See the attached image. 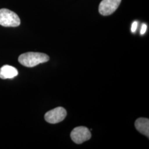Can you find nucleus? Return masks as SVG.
<instances>
[{"label":"nucleus","instance_id":"1","mask_svg":"<svg viewBox=\"0 0 149 149\" xmlns=\"http://www.w3.org/2000/svg\"><path fill=\"white\" fill-rule=\"evenodd\" d=\"M49 60V57L47 54L35 52L22 54L18 58L19 63L28 68H33L38 64L46 63Z\"/></svg>","mask_w":149,"mask_h":149},{"label":"nucleus","instance_id":"2","mask_svg":"<svg viewBox=\"0 0 149 149\" xmlns=\"http://www.w3.org/2000/svg\"><path fill=\"white\" fill-rule=\"evenodd\" d=\"M21 24L18 16L7 8L0 10V25L6 27H18Z\"/></svg>","mask_w":149,"mask_h":149},{"label":"nucleus","instance_id":"3","mask_svg":"<svg viewBox=\"0 0 149 149\" xmlns=\"http://www.w3.org/2000/svg\"><path fill=\"white\" fill-rule=\"evenodd\" d=\"M70 136L76 144H81L90 140L91 134L88 128L81 126L74 128L71 133Z\"/></svg>","mask_w":149,"mask_h":149},{"label":"nucleus","instance_id":"4","mask_svg":"<svg viewBox=\"0 0 149 149\" xmlns=\"http://www.w3.org/2000/svg\"><path fill=\"white\" fill-rule=\"evenodd\" d=\"M67 114L66 111L64 108L59 107L48 111L44 116L47 122L50 124H56L62 122Z\"/></svg>","mask_w":149,"mask_h":149},{"label":"nucleus","instance_id":"5","mask_svg":"<svg viewBox=\"0 0 149 149\" xmlns=\"http://www.w3.org/2000/svg\"><path fill=\"white\" fill-rule=\"evenodd\" d=\"M122 0H102L99 6V12L103 16H108L114 13Z\"/></svg>","mask_w":149,"mask_h":149},{"label":"nucleus","instance_id":"6","mask_svg":"<svg viewBox=\"0 0 149 149\" xmlns=\"http://www.w3.org/2000/svg\"><path fill=\"white\" fill-rule=\"evenodd\" d=\"M18 74V70L10 65H6L0 68V78L2 79H13Z\"/></svg>","mask_w":149,"mask_h":149},{"label":"nucleus","instance_id":"7","mask_svg":"<svg viewBox=\"0 0 149 149\" xmlns=\"http://www.w3.org/2000/svg\"><path fill=\"white\" fill-rule=\"evenodd\" d=\"M135 128L140 133L148 138L149 136V120L148 118H140L135 123Z\"/></svg>","mask_w":149,"mask_h":149},{"label":"nucleus","instance_id":"8","mask_svg":"<svg viewBox=\"0 0 149 149\" xmlns=\"http://www.w3.org/2000/svg\"><path fill=\"white\" fill-rule=\"evenodd\" d=\"M137 26H138V22L136 21L134 22L132 24V28H131L132 32L133 33L135 32L136 30V28H137Z\"/></svg>","mask_w":149,"mask_h":149},{"label":"nucleus","instance_id":"9","mask_svg":"<svg viewBox=\"0 0 149 149\" xmlns=\"http://www.w3.org/2000/svg\"><path fill=\"white\" fill-rule=\"evenodd\" d=\"M146 29H147V26L145 24H143L141 29V31H140V34L142 35L145 34L146 31Z\"/></svg>","mask_w":149,"mask_h":149}]
</instances>
